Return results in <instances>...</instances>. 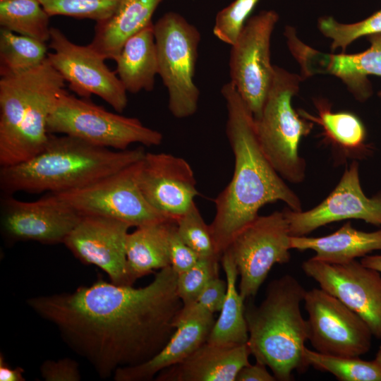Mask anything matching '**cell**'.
I'll use <instances>...</instances> for the list:
<instances>
[{"instance_id":"cell-16","label":"cell","mask_w":381,"mask_h":381,"mask_svg":"<svg viewBox=\"0 0 381 381\" xmlns=\"http://www.w3.org/2000/svg\"><path fill=\"white\" fill-rule=\"evenodd\" d=\"M137 181L146 200L160 213L176 221L199 194L189 163L168 153L145 152L140 162Z\"/></svg>"},{"instance_id":"cell-18","label":"cell","mask_w":381,"mask_h":381,"mask_svg":"<svg viewBox=\"0 0 381 381\" xmlns=\"http://www.w3.org/2000/svg\"><path fill=\"white\" fill-rule=\"evenodd\" d=\"M215 322L214 314L195 303L183 306L176 322V331L167 344L147 361L118 368L116 381H149L162 370L180 363L207 341Z\"/></svg>"},{"instance_id":"cell-34","label":"cell","mask_w":381,"mask_h":381,"mask_svg":"<svg viewBox=\"0 0 381 381\" xmlns=\"http://www.w3.org/2000/svg\"><path fill=\"white\" fill-rule=\"evenodd\" d=\"M50 16L87 18L96 22L109 17L121 0H39Z\"/></svg>"},{"instance_id":"cell-29","label":"cell","mask_w":381,"mask_h":381,"mask_svg":"<svg viewBox=\"0 0 381 381\" xmlns=\"http://www.w3.org/2000/svg\"><path fill=\"white\" fill-rule=\"evenodd\" d=\"M47 54L46 42L1 28V76L30 71L42 64Z\"/></svg>"},{"instance_id":"cell-19","label":"cell","mask_w":381,"mask_h":381,"mask_svg":"<svg viewBox=\"0 0 381 381\" xmlns=\"http://www.w3.org/2000/svg\"><path fill=\"white\" fill-rule=\"evenodd\" d=\"M65 81L47 57L42 63L37 85L32 92L16 140L8 153L0 160L1 167L24 162L46 146L49 133L47 121Z\"/></svg>"},{"instance_id":"cell-41","label":"cell","mask_w":381,"mask_h":381,"mask_svg":"<svg viewBox=\"0 0 381 381\" xmlns=\"http://www.w3.org/2000/svg\"><path fill=\"white\" fill-rule=\"evenodd\" d=\"M24 370L21 367L12 368L5 361L4 355H0V380L1 381H25L23 374Z\"/></svg>"},{"instance_id":"cell-11","label":"cell","mask_w":381,"mask_h":381,"mask_svg":"<svg viewBox=\"0 0 381 381\" xmlns=\"http://www.w3.org/2000/svg\"><path fill=\"white\" fill-rule=\"evenodd\" d=\"M308 340L315 351L328 355L360 357L369 351L373 334L355 312L322 289L306 291Z\"/></svg>"},{"instance_id":"cell-30","label":"cell","mask_w":381,"mask_h":381,"mask_svg":"<svg viewBox=\"0 0 381 381\" xmlns=\"http://www.w3.org/2000/svg\"><path fill=\"white\" fill-rule=\"evenodd\" d=\"M39 0H0V25L44 42L50 40L49 18Z\"/></svg>"},{"instance_id":"cell-35","label":"cell","mask_w":381,"mask_h":381,"mask_svg":"<svg viewBox=\"0 0 381 381\" xmlns=\"http://www.w3.org/2000/svg\"><path fill=\"white\" fill-rule=\"evenodd\" d=\"M217 258H200L189 270L177 276V294L183 306L193 303L207 283L219 276Z\"/></svg>"},{"instance_id":"cell-3","label":"cell","mask_w":381,"mask_h":381,"mask_svg":"<svg viewBox=\"0 0 381 381\" xmlns=\"http://www.w3.org/2000/svg\"><path fill=\"white\" fill-rule=\"evenodd\" d=\"M142 147L116 150L79 138L49 133L44 148L32 158L0 169L3 195L18 192L58 193L87 186L140 160Z\"/></svg>"},{"instance_id":"cell-5","label":"cell","mask_w":381,"mask_h":381,"mask_svg":"<svg viewBox=\"0 0 381 381\" xmlns=\"http://www.w3.org/2000/svg\"><path fill=\"white\" fill-rule=\"evenodd\" d=\"M302 80L301 76L274 66L273 80L262 111L254 119L263 152L282 179L293 183L305 180L306 164L299 155V144L314 126L291 105V98L298 92Z\"/></svg>"},{"instance_id":"cell-22","label":"cell","mask_w":381,"mask_h":381,"mask_svg":"<svg viewBox=\"0 0 381 381\" xmlns=\"http://www.w3.org/2000/svg\"><path fill=\"white\" fill-rule=\"evenodd\" d=\"M174 219L136 227L126 241V271L130 285L155 270L171 266L169 236Z\"/></svg>"},{"instance_id":"cell-4","label":"cell","mask_w":381,"mask_h":381,"mask_svg":"<svg viewBox=\"0 0 381 381\" xmlns=\"http://www.w3.org/2000/svg\"><path fill=\"white\" fill-rule=\"evenodd\" d=\"M306 291L294 276L284 274L268 284L258 306H245L250 354L277 380L290 381L295 371L309 367L304 356L308 326L301 310Z\"/></svg>"},{"instance_id":"cell-1","label":"cell","mask_w":381,"mask_h":381,"mask_svg":"<svg viewBox=\"0 0 381 381\" xmlns=\"http://www.w3.org/2000/svg\"><path fill=\"white\" fill-rule=\"evenodd\" d=\"M177 276L168 266L140 288L98 279L70 293L28 298L27 304L106 379L118 368L147 361L169 341L183 307Z\"/></svg>"},{"instance_id":"cell-6","label":"cell","mask_w":381,"mask_h":381,"mask_svg":"<svg viewBox=\"0 0 381 381\" xmlns=\"http://www.w3.org/2000/svg\"><path fill=\"white\" fill-rule=\"evenodd\" d=\"M47 131L116 150H128L133 143L157 146L163 140L162 133L144 126L138 119L109 111L89 98H78L65 90L55 101Z\"/></svg>"},{"instance_id":"cell-31","label":"cell","mask_w":381,"mask_h":381,"mask_svg":"<svg viewBox=\"0 0 381 381\" xmlns=\"http://www.w3.org/2000/svg\"><path fill=\"white\" fill-rule=\"evenodd\" d=\"M304 356L309 366L331 373L340 381H381V365L375 359L324 354L307 347Z\"/></svg>"},{"instance_id":"cell-43","label":"cell","mask_w":381,"mask_h":381,"mask_svg":"<svg viewBox=\"0 0 381 381\" xmlns=\"http://www.w3.org/2000/svg\"><path fill=\"white\" fill-rule=\"evenodd\" d=\"M375 360L381 365V345L378 349Z\"/></svg>"},{"instance_id":"cell-23","label":"cell","mask_w":381,"mask_h":381,"mask_svg":"<svg viewBox=\"0 0 381 381\" xmlns=\"http://www.w3.org/2000/svg\"><path fill=\"white\" fill-rule=\"evenodd\" d=\"M291 249L312 250L314 258L332 263H342L381 250V229L364 231L346 222L332 234L319 237L291 236Z\"/></svg>"},{"instance_id":"cell-17","label":"cell","mask_w":381,"mask_h":381,"mask_svg":"<svg viewBox=\"0 0 381 381\" xmlns=\"http://www.w3.org/2000/svg\"><path fill=\"white\" fill-rule=\"evenodd\" d=\"M131 226L122 221L81 215L64 244L79 261L93 265L118 285H130L126 271V241ZM132 286V285H131Z\"/></svg>"},{"instance_id":"cell-21","label":"cell","mask_w":381,"mask_h":381,"mask_svg":"<svg viewBox=\"0 0 381 381\" xmlns=\"http://www.w3.org/2000/svg\"><path fill=\"white\" fill-rule=\"evenodd\" d=\"M162 1L121 0L109 17L96 22L88 45L105 60H114L130 37L152 23V15Z\"/></svg>"},{"instance_id":"cell-12","label":"cell","mask_w":381,"mask_h":381,"mask_svg":"<svg viewBox=\"0 0 381 381\" xmlns=\"http://www.w3.org/2000/svg\"><path fill=\"white\" fill-rule=\"evenodd\" d=\"M49 42L53 52L48 53L47 59L71 91L83 98L97 95L119 113L126 109L127 91L104 59L89 45L73 43L56 28H51Z\"/></svg>"},{"instance_id":"cell-27","label":"cell","mask_w":381,"mask_h":381,"mask_svg":"<svg viewBox=\"0 0 381 381\" xmlns=\"http://www.w3.org/2000/svg\"><path fill=\"white\" fill-rule=\"evenodd\" d=\"M315 105L318 116L303 109L298 112L302 117L320 126L327 140L338 150L360 156L370 151L365 144V128L357 116L348 111L332 112L331 105L323 99H316Z\"/></svg>"},{"instance_id":"cell-26","label":"cell","mask_w":381,"mask_h":381,"mask_svg":"<svg viewBox=\"0 0 381 381\" xmlns=\"http://www.w3.org/2000/svg\"><path fill=\"white\" fill-rule=\"evenodd\" d=\"M222 265L227 284L226 294L220 314L215 320L207 342L219 345L247 344L248 332L245 318L244 299L236 287L238 270L231 252L222 254Z\"/></svg>"},{"instance_id":"cell-32","label":"cell","mask_w":381,"mask_h":381,"mask_svg":"<svg viewBox=\"0 0 381 381\" xmlns=\"http://www.w3.org/2000/svg\"><path fill=\"white\" fill-rule=\"evenodd\" d=\"M318 28L325 37L332 40V50L341 48L344 52L348 45L361 37L381 33V10L351 24L338 23L332 17H323L318 20Z\"/></svg>"},{"instance_id":"cell-25","label":"cell","mask_w":381,"mask_h":381,"mask_svg":"<svg viewBox=\"0 0 381 381\" xmlns=\"http://www.w3.org/2000/svg\"><path fill=\"white\" fill-rule=\"evenodd\" d=\"M42 64L26 72L1 76L0 160L11 149L40 78Z\"/></svg>"},{"instance_id":"cell-40","label":"cell","mask_w":381,"mask_h":381,"mask_svg":"<svg viewBox=\"0 0 381 381\" xmlns=\"http://www.w3.org/2000/svg\"><path fill=\"white\" fill-rule=\"evenodd\" d=\"M272 373H270L267 366L261 363L248 364L244 366L237 375L236 381H275Z\"/></svg>"},{"instance_id":"cell-39","label":"cell","mask_w":381,"mask_h":381,"mask_svg":"<svg viewBox=\"0 0 381 381\" xmlns=\"http://www.w3.org/2000/svg\"><path fill=\"white\" fill-rule=\"evenodd\" d=\"M226 289V279L216 277L207 283L195 303L212 314L219 312L225 299Z\"/></svg>"},{"instance_id":"cell-24","label":"cell","mask_w":381,"mask_h":381,"mask_svg":"<svg viewBox=\"0 0 381 381\" xmlns=\"http://www.w3.org/2000/svg\"><path fill=\"white\" fill-rule=\"evenodd\" d=\"M114 61L115 71L127 92L152 91L158 75L153 23L130 37Z\"/></svg>"},{"instance_id":"cell-38","label":"cell","mask_w":381,"mask_h":381,"mask_svg":"<svg viewBox=\"0 0 381 381\" xmlns=\"http://www.w3.org/2000/svg\"><path fill=\"white\" fill-rule=\"evenodd\" d=\"M40 369L46 381H79L81 379L78 363L70 358L47 360Z\"/></svg>"},{"instance_id":"cell-9","label":"cell","mask_w":381,"mask_h":381,"mask_svg":"<svg viewBox=\"0 0 381 381\" xmlns=\"http://www.w3.org/2000/svg\"><path fill=\"white\" fill-rule=\"evenodd\" d=\"M140 160L83 188L54 194L81 215L112 218L131 227L171 219L143 196L137 181Z\"/></svg>"},{"instance_id":"cell-37","label":"cell","mask_w":381,"mask_h":381,"mask_svg":"<svg viewBox=\"0 0 381 381\" xmlns=\"http://www.w3.org/2000/svg\"><path fill=\"white\" fill-rule=\"evenodd\" d=\"M169 257L171 267L177 274L189 270L200 259L198 254L180 237L176 222L173 224L170 232Z\"/></svg>"},{"instance_id":"cell-13","label":"cell","mask_w":381,"mask_h":381,"mask_svg":"<svg viewBox=\"0 0 381 381\" xmlns=\"http://www.w3.org/2000/svg\"><path fill=\"white\" fill-rule=\"evenodd\" d=\"M321 289L357 313L381 339V273L356 259L332 263L312 257L301 265Z\"/></svg>"},{"instance_id":"cell-15","label":"cell","mask_w":381,"mask_h":381,"mask_svg":"<svg viewBox=\"0 0 381 381\" xmlns=\"http://www.w3.org/2000/svg\"><path fill=\"white\" fill-rule=\"evenodd\" d=\"M358 167L354 161L346 168L334 189L313 208L283 210L291 236H306L329 223L351 219L381 226V190L371 197L364 193Z\"/></svg>"},{"instance_id":"cell-10","label":"cell","mask_w":381,"mask_h":381,"mask_svg":"<svg viewBox=\"0 0 381 381\" xmlns=\"http://www.w3.org/2000/svg\"><path fill=\"white\" fill-rule=\"evenodd\" d=\"M278 18V14L274 11H263L250 18L231 45L230 81L254 119L262 111L274 78L270 41Z\"/></svg>"},{"instance_id":"cell-36","label":"cell","mask_w":381,"mask_h":381,"mask_svg":"<svg viewBox=\"0 0 381 381\" xmlns=\"http://www.w3.org/2000/svg\"><path fill=\"white\" fill-rule=\"evenodd\" d=\"M259 1L234 0L219 11L212 30L214 35L222 42L232 45Z\"/></svg>"},{"instance_id":"cell-44","label":"cell","mask_w":381,"mask_h":381,"mask_svg":"<svg viewBox=\"0 0 381 381\" xmlns=\"http://www.w3.org/2000/svg\"><path fill=\"white\" fill-rule=\"evenodd\" d=\"M378 95L381 97V91L379 92Z\"/></svg>"},{"instance_id":"cell-42","label":"cell","mask_w":381,"mask_h":381,"mask_svg":"<svg viewBox=\"0 0 381 381\" xmlns=\"http://www.w3.org/2000/svg\"><path fill=\"white\" fill-rule=\"evenodd\" d=\"M361 262L381 273V255H367L361 258Z\"/></svg>"},{"instance_id":"cell-8","label":"cell","mask_w":381,"mask_h":381,"mask_svg":"<svg viewBox=\"0 0 381 381\" xmlns=\"http://www.w3.org/2000/svg\"><path fill=\"white\" fill-rule=\"evenodd\" d=\"M291 234L283 211L258 215L233 238L228 250L236 263L244 300L258 292L272 267L291 259Z\"/></svg>"},{"instance_id":"cell-33","label":"cell","mask_w":381,"mask_h":381,"mask_svg":"<svg viewBox=\"0 0 381 381\" xmlns=\"http://www.w3.org/2000/svg\"><path fill=\"white\" fill-rule=\"evenodd\" d=\"M176 224L181 239L200 258L221 259L217 253L210 226L205 222L195 202L177 219Z\"/></svg>"},{"instance_id":"cell-2","label":"cell","mask_w":381,"mask_h":381,"mask_svg":"<svg viewBox=\"0 0 381 381\" xmlns=\"http://www.w3.org/2000/svg\"><path fill=\"white\" fill-rule=\"evenodd\" d=\"M221 93L226 102V134L234 157V170L231 181L214 199L215 215L209 225L220 258L265 205L282 201L292 210H302L299 197L263 152L254 117L234 85L231 81L224 84Z\"/></svg>"},{"instance_id":"cell-7","label":"cell","mask_w":381,"mask_h":381,"mask_svg":"<svg viewBox=\"0 0 381 381\" xmlns=\"http://www.w3.org/2000/svg\"><path fill=\"white\" fill-rule=\"evenodd\" d=\"M158 75L166 87L168 107L177 119L193 115L200 91L193 78L201 39L199 30L182 16L168 12L154 24Z\"/></svg>"},{"instance_id":"cell-20","label":"cell","mask_w":381,"mask_h":381,"mask_svg":"<svg viewBox=\"0 0 381 381\" xmlns=\"http://www.w3.org/2000/svg\"><path fill=\"white\" fill-rule=\"evenodd\" d=\"M247 344H202L184 360L162 370L157 381H236L239 371L250 364Z\"/></svg>"},{"instance_id":"cell-28","label":"cell","mask_w":381,"mask_h":381,"mask_svg":"<svg viewBox=\"0 0 381 381\" xmlns=\"http://www.w3.org/2000/svg\"><path fill=\"white\" fill-rule=\"evenodd\" d=\"M370 47L365 51L353 54H329L327 73L346 84L360 101L371 95L368 76H381V33L368 36Z\"/></svg>"},{"instance_id":"cell-14","label":"cell","mask_w":381,"mask_h":381,"mask_svg":"<svg viewBox=\"0 0 381 381\" xmlns=\"http://www.w3.org/2000/svg\"><path fill=\"white\" fill-rule=\"evenodd\" d=\"M80 217L54 193L30 202L18 200L13 195H3L1 198V231L8 243H64Z\"/></svg>"}]
</instances>
